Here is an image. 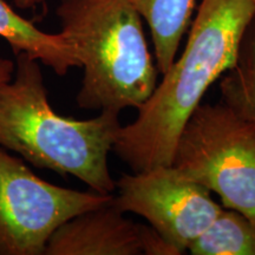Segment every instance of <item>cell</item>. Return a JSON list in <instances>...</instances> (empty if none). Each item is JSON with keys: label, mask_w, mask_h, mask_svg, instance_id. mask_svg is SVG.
I'll list each match as a JSON object with an SVG mask.
<instances>
[{"label": "cell", "mask_w": 255, "mask_h": 255, "mask_svg": "<svg viewBox=\"0 0 255 255\" xmlns=\"http://www.w3.org/2000/svg\"><path fill=\"white\" fill-rule=\"evenodd\" d=\"M255 14L254 0H202L182 55L138 109L121 127L113 151L132 173L170 165L184 124L210 85L231 70Z\"/></svg>", "instance_id": "6da1fadb"}, {"label": "cell", "mask_w": 255, "mask_h": 255, "mask_svg": "<svg viewBox=\"0 0 255 255\" xmlns=\"http://www.w3.org/2000/svg\"><path fill=\"white\" fill-rule=\"evenodd\" d=\"M13 78L0 84V146L38 168L71 175L94 191L114 194L109 152L122 127L120 113L90 120L60 116L51 107L37 60L19 53Z\"/></svg>", "instance_id": "7a4b0ae2"}, {"label": "cell", "mask_w": 255, "mask_h": 255, "mask_svg": "<svg viewBox=\"0 0 255 255\" xmlns=\"http://www.w3.org/2000/svg\"><path fill=\"white\" fill-rule=\"evenodd\" d=\"M62 33L83 68L77 104L85 110H138L157 87L142 17L128 0H60Z\"/></svg>", "instance_id": "3957f363"}, {"label": "cell", "mask_w": 255, "mask_h": 255, "mask_svg": "<svg viewBox=\"0 0 255 255\" xmlns=\"http://www.w3.org/2000/svg\"><path fill=\"white\" fill-rule=\"evenodd\" d=\"M171 165L255 225V126L226 103L200 104L178 136Z\"/></svg>", "instance_id": "277c9868"}, {"label": "cell", "mask_w": 255, "mask_h": 255, "mask_svg": "<svg viewBox=\"0 0 255 255\" xmlns=\"http://www.w3.org/2000/svg\"><path fill=\"white\" fill-rule=\"evenodd\" d=\"M113 197L46 182L0 146V255H43L62 223Z\"/></svg>", "instance_id": "5b68a950"}, {"label": "cell", "mask_w": 255, "mask_h": 255, "mask_svg": "<svg viewBox=\"0 0 255 255\" xmlns=\"http://www.w3.org/2000/svg\"><path fill=\"white\" fill-rule=\"evenodd\" d=\"M116 189L114 205L123 213L144 218L181 254L222 209L209 190L183 176L171 164L124 174L116 182Z\"/></svg>", "instance_id": "8992f818"}, {"label": "cell", "mask_w": 255, "mask_h": 255, "mask_svg": "<svg viewBox=\"0 0 255 255\" xmlns=\"http://www.w3.org/2000/svg\"><path fill=\"white\" fill-rule=\"evenodd\" d=\"M142 227L111 201L62 223L47 240L44 254L138 255Z\"/></svg>", "instance_id": "52a82bcc"}, {"label": "cell", "mask_w": 255, "mask_h": 255, "mask_svg": "<svg viewBox=\"0 0 255 255\" xmlns=\"http://www.w3.org/2000/svg\"><path fill=\"white\" fill-rule=\"evenodd\" d=\"M0 37L7 41L15 56L25 53L58 76L66 75L71 68H81L75 47L62 32H43L19 15L5 0H0Z\"/></svg>", "instance_id": "ba28073f"}, {"label": "cell", "mask_w": 255, "mask_h": 255, "mask_svg": "<svg viewBox=\"0 0 255 255\" xmlns=\"http://www.w3.org/2000/svg\"><path fill=\"white\" fill-rule=\"evenodd\" d=\"M150 28L155 63L162 75L176 59L190 26L195 0H128Z\"/></svg>", "instance_id": "9c48e42d"}, {"label": "cell", "mask_w": 255, "mask_h": 255, "mask_svg": "<svg viewBox=\"0 0 255 255\" xmlns=\"http://www.w3.org/2000/svg\"><path fill=\"white\" fill-rule=\"evenodd\" d=\"M188 251L193 255H255V225L240 212L222 207Z\"/></svg>", "instance_id": "30bf717a"}, {"label": "cell", "mask_w": 255, "mask_h": 255, "mask_svg": "<svg viewBox=\"0 0 255 255\" xmlns=\"http://www.w3.org/2000/svg\"><path fill=\"white\" fill-rule=\"evenodd\" d=\"M222 102L255 126V14L245 30L237 60L222 75Z\"/></svg>", "instance_id": "8fae6325"}, {"label": "cell", "mask_w": 255, "mask_h": 255, "mask_svg": "<svg viewBox=\"0 0 255 255\" xmlns=\"http://www.w3.org/2000/svg\"><path fill=\"white\" fill-rule=\"evenodd\" d=\"M142 254L145 255H181L177 248L162 237L151 226L143 225L141 234Z\"/></svg>", "instance_id": "7c38bea8"}, {"label": "cell", "mask_w": 255, "mask_h": 255, "mask_svg": "<svg viewBox=\"0 0 255 255\" xmlns=\"http://www.w3.org/2000/svg\"><path fill=\"white\" fill-rule=\"evenodd\" d=\"M15 64L11 59L0 58V84L7 83L13 78Z\"/></svg>", "instance_id": "4fadbf2b"}, {"label": "cell", "mask_w": 255, "mask_h": 255, "mask_svg": "<svg viewBox=\"0 0 255 255\" xmlns=\"http://www.w3.org/2000/svg\"><path fill=\"white\" fill-rule=\"evenodd\" d=\"M14 6L20 9L36 8L38 6L45 4V0H13Z\"/></svg>", "instance_id": "5bb4252c"}, {"label": "cell", "mask_w": 255, "mask_h": 255, "mask_svg": "<svg viewBox=\"0 0 255 255\" xmlns=\"http://www.w3.org/2000/svg\"><path fill=\"white\" fill-rule=\"evenodd\" d=\"M254 1H255V0H254Z\"/></svg>", "instance_id": "9a60e30c"}]
</instances>
